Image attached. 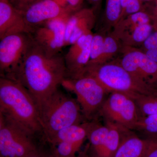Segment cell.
Masks as SVG:
<instances>
[{
	"instance_id": "cell-33",
	"label": "cell",
	"mask_w": 157,
	"mask_h": 157,
	"mask_svg": "<svg viewBox=\"0 0 157 157\" xmlns=\"http://www.w3.org/2000/svg\"><path fill=\"white\" fill-rule=\"evenodd\" d=\"M142 1H151V0H141Z\"/></svg>"
},
{
	"instance_id": "cell-20",
	"label": "cell",
	"mask_w": 157,
	"mask_h": 157,
	"mask_svg": "<svg viewBox=\"0 0 157 157\" xmlns=\"http://www.w3.org/2000/svg\"><path fill=\"white\" fill-rule=\"evenodd\" d=\"M133 132H138L144 139L157 140V114L141 118Z\"/></svg>"
},
{
	"instance_id": "cell-21",
	"label": "cell",
	"mask_w": 157,
	"mask_h": 157,
	"mask_svg": "<svg viewBox=\"0 0 157 157\" xmlns=\"http://www.w3.org/2000/svg\"><path fill=\"white\" fill-rule=\"evenodd\" d=\"M130 96L135 100L142 117L157 114V96L139 94Z\"/></svg>"
},
{
	"instance_id": "cell-5",
	"label": "cell",
	"mask_w": 157,
	"mask_h": 157,
	"mask_svg": "<svg viewBox=\"0 0 157 157\" xmlns=\"http://www.w3.org/2000/svg\"><path fill=\"white\" fill-rule=\"evenodd\" d=\"M61 85L74 93L86 121H90L99 114L109 94L94 78L88 75L76 78H65Z\"/></svg>"
},
{
	"instance_id": "cell-25",
	"label": "cell",
	"mask_w": 157,
	"mask_h": 157,
	"mask_svg": "<svg viewBox=\"0 0 157 157\" xmlns=\"http://www.w3.org/2000/svg\"><path fill=\"white\" fill-rule=\"evenodd\" d=\"M42 0H9L15 9L22 12L33 4Z\"/></svg>"
},
{
	"instance_id": "cell-2",
	"label": "cell",
	"mask_w": 157,
	"mask_h": 157,
	"mask_svg": "<svg viewBox=\"0 0 157 157\" xmlns=\"http://www.w3.org/2000/svg\"><path fill=\"white\" fill-rule=\"evenodd\" d=\"M0 114L32 135H42L38 106L26 88L12 78L1 76Z\"/></svg>"
},
{
	"instance_id": "cell-13",
	"label": "cell",
	"mask_w": 157,
	"mask_h": 157,
	"mask_svg": "<svg viewBox=\"0 0 157 157\" xmlns=\"http://www.w3.org/2000/svg\"><path fill=\"white\" fill-rule=\"evenodd\" d=\"M92 33L82 36L71 45L64 56L67 69L66 78H76L83 75L90 61Z\"/></svg>"
},
{
	"instance_id": "cell-7",
	"label": "cell",
	"mask_w": 157,
	"mask_h": 157,
	"mask_svg": "<svg viewBox=\"0 0 157 157\" xmlns=\"http://www.w3.org/2000/svg\"><path fill=\"white\" fill-rule=\"evenodd\" d=\"M35 136L0 114V157H28L38 147Z\"/></svg>"
},
{
	"instance_id": "cell-23",
	"label": "cell",
	"mask_w": 157,
	"mask_h": 157,
	"mask_svg": "<svg viewBox=\"0 0 157 157\" xmlns=\"http://www.w3.org/2000/svg\"><path fill=\"white\" fill-rule=\"evenodd\" d=\"M105 37L100 34L93 35L90 49V61L87 66L94 64L100 58L104 48Z\"/></svg>"
},
{
	"instance_id": "cell-28",
	"label": "cell",
	"mask_w": 157,
	"mask_h": 157,
	"mask_svg": "<svg viewBox=\"0 0 157 157\" xmlns=\"http://www.w3.org/2000/svg\"><path fill=\"white\" fill-rule=\"evenodd\" d=\"M144 157H157V140H150Z\"/></svg>"
},
{
	"instance_id": "cell-1",
	"label": "cell",
	"mask_w": 157,
	"mask_h": 157,
	"mask_svg": "<svg viewBox=\"0 0 157 157\" xmlns=\"http://www.w3.org/2000/svg\"><path fill=\"white\" fill-rule=\"evenodd\" d=\"M4 76L21 83L39 107L66 78L64 56L60 53L49 55L33 39L17 67L11 74Z\"/></svg>"
},
{
	"instance_id": "cell-14",
	"label": "cell",
	"mask_w": 157,
	"mask_h": 157,
	"mask_svg": "<svg viewBox=\"0 0 157 157\" xmlns=\"http://www.w3.org/2000/svg\"><path fill=\"white\" fill-rule=\"evenodd\" d=\"M95 19L93 9L82 8L70 14L66 24L65 46L72 45L82 36L92 33Z\"/></svg>"
},
{
	"instance_id": "cell-8",
	"label": "cell",
	"mask_w": 157,
	"mask_h": 157,
	"mask_svg": "<svg viewBox=\"0 0 157 157\" xmlns=\"http://www.w3.org/2000/svg\"><path fill=\"white\" fill-rule=\"evenodd\" d=\"M99 114L105 122L116 124L132 131L142 117L134 99L130 95L120 92L109 93Z\"/></svg>"
},
{
	"instance_id": "cell-32",
	"label": "cell",
	"mask_w": 157,
	"mask_h": 157,
	"mask_svg": "<svg viewBox=\"0 0 157 157\" xmlns=\"http://www.w3.org/2000/svg\"><path fill=\"white\" fill-rule=\"evenodd\" d=\"M155 7H157V0H155Z\"/></svg>"
},
{
	"instance_id": "cell-24",
	"label": "cell",
	"mask_w": 157,
	"mask_h": 157,
	"mask_svg": "<svg viewBox=\"0 0 157 157\" xmlns=\"http://www.w3.org/2000/svg\"><path fill=\"white\" fill-rule=\"evenodd\" d=\"M143 10L141 0H121V14L119 21L131 14Z\"/></svg>"
},
{
	"instance_id": "cell-16",
	"label": "cell",
	"mask_w": 157,
	"mask_h": 157,
	"mask_svg": "<svg viewBox=\"0 0 157 157\" xmlns=\"http://www.w3.org/2000/svg\"><path fill=\"white\" fill-rule=\"evenodd\" d=\"M150 140L129 131L124 137L114 157H144Z\"/></svg>"
},
{
	"instance_id": "cell-26",
	"label": "cell",
	"mask_w": 157,
	"mask_h": 157,
	"mask_svg": "<svg viewBox=\"0 0 157 157\" xmlns=\"http://www.w3.org/2000/svg\"><path fill=\"white\" fill-rule=\"evenodd\" d=\"M143 51L157 49V31H154L144 42L140 48Z\"/></svg>"
},
{
	"instance_id": "cell-30",
	"label": "cell",
	"mask_w": 157,
	"mask_h": 157,
	"mask_svg": "<svg viewBox=\"0 0 157 157\" xmlns=\"http://www.w3.org/2000/svg\"><path fill=\"white\" fill-rule=\"evenodd\" d=\"M151 17L155 31H157V7H155L154 9Z\"/></svg>"
},
{
	"instance_id": "cell-6",
	"label": "cell",
	"mask_w": 157,
	"mask_h": 157,
	"mask_svg": "<svg viewBox=\"0 0 157 157\" xmlns=\"http://www.w3.org/2000/svg\"><path fill=\"white\" fill-rule=\"evenodd\" d=\"M124 135L123 129L117 125L104 126L92 121L88 135V144L78 157H114Z\"/></svg>"
},
{
	"instance_id": "cell-10",
	"label": "cell",
	"mask_w": 157,
	"mask_h": 157,
	"mask_svg": "<svg viewBox=\"0 0 157 157\" xmlns=\"http://www.w3.org/2000/svg\"><path fill=\"white\" fill-rule=\"evenodd\" d=\"M33 41L30 34H12L0 39L1 76L11 74L21 61Z\"/></svg>"
},
{
	"instance_id": "cell-11",
	"label": "cell",
	"mask_w": 157,
	"mask_h": 157,
	"mask_svg": "<svg viewBox=\"0 0 157 157\" xmlns=\"http://www.w3.org/2000/svg\"><path fill=\"white\" fill-rule=\"evenodd\" d=\"M70 14L51 20L30 34L34 42L49 55L59 53L65 47L66 24Z\"/></svg>"
},
{
	"instance_id": "cell-9",
	"label": "cell",
	"mask_w": 157,
	"mask_h": 157,
	"mask_svg": "<svg viewBox=\"0 0 157 157\" xmlns=\"http://www.w3.org/2000/svg\"><path fill=\"white\" fill-rule=\"evenodd\" d=\"M122 57L116 61L141 81L157 88V63L140 48L122 46Z\"/></svg>"
},
{
	"instance_id": "cell-27",
	"label": "cell",
	"mask_w": 157,
	"mask_h": 157,
	"mask_svg": "<svg viewBox=\"0 0 157 157\" xmlns=\"http://www.w3.org/2000/svg\"><path fill=\"white\" fill-rule=\"evenodd\" d=\"M65 2V8L72 13L82 9L84 0H63Z\"/></svg>"
},
{
	"instance_id": "cell-22",
	"label": "cell",
	"mask_w": 157,
	"mask_h": 157,
	"mask_svg": "<svg viewBox=\"0 0 157 157\" xmlns=\"http://www.w3.org/2000/svg\"><path fill=\"white\" fill-rule=\"evenodd\" d=\"M121 14V0H106L105 18L107 29L114 27Z\"/></svg>"
},
{
	"instance_id": "cell-29",
	"label": "cell",
	"mask_w": 157,
	"mask_h": 157,
	"mask_svg": "<svg viewBox=\"0 0 157 157\" xmlns=\"http://www.w3.org/2000/svg\"><path fill=\"white\" fill-rule=\"evenodd\" d=\"M28 157H52L50 151L46 152L40 148H38Z\"/></svg>"
},
{
	"instance_id": "cell-12",
	"label": "cell",
	"mask_w": 157,
	"mask_h": 157,
	"mask_svg": "<svg viewBox=\"0 0 157 157\" xmlns=\"http://www.w3.org/2000/svg\"><path fill=\"white\" fill-rule=\"evenodd\" d=\"M30 34L51 20L72 14L57 0H42L21 12Z\"/></svg>"
},
{
	"instance_id": "cell-15",
	"label": "cell",
	"mask_w": 157,
	"mask_h": 157,
	"mask_svg": "<svg viewBox=\"0 0 157 157\" xmlns=\"http://www.w3.org/2000/svg\"><path fill=\"white\" fill-rule=\"evenodd\" d=\"M20 33L30 34L22 13L15 9L9 0H0V39Z\"/></svg>"
},
{
	"instance_id": "cell-31",
	"label": "cell",
	"mask_w": 157,
	"mask_h": 157,
	"mask_svg": "<svg viewBox=\"0 0 157 157\" xmlns=\"http://www.w3.org/2000/svg\"><path fill=\"white\" fill-rule=\"evenodd\" d=\"M91 2H92L93 3H96V4H97V3H98L100 2L101 1V0H90Z\"/></svg>"
},
{
	"instance_id": "cell-19",
	"label": "cell",
	"mask_w": 157,
	"mask_h": 157,
	"mask_svg": "<svg viewBox=\"0 0 157 157\" xmlns=\"http://www.w3.org/2000/svg\"><path fill=\"white\" fill-rule=\"evenodd\" d=\"M122 45L120 40L115 37L112 33L105 37L104 48L100 58L92 65H101L109 63L121 51Z\"/></svg>"
},
{
	"instance_id": "cell-3",
	"label": "cell",
	"mask_w": 157,
	"mask_h": 157,
	"mask_svg": "<svg viewBox=\"0 0 157 157\" xmlns=\"http://www.w3.org/2000/svg\"><path fill=\"white\" fill-rule=\"evenodd\" d=\"M39 120L45 142L62 129L85 122L76 99L58 89L38 107Z\"/></svg>"
},
{
	"instance_id": "cell-17",
	"label": "cell",
	"mask_w": 157,
	"mask_h": 157,
	"mask_svg": "<svg viewBox=\"0 0 157 157\" xmlns=\"http://www.w3.org/2000/svg\"><path fill=\"white\" fill-rule=\"evenodd\" d=\"M151 21V14L143 10L131 14L119 21L113 27L111 33L121 41L137 27L144 24L150 23Z\"/></svg>"
},
{
	"instance_id": "cell-18",
	"label": "cell",
	"mask_w": 157,
	"mask_h": 157,
	"mask_svg": "<svg viewBox=\"0 0 157 157\" xmlns=\"http://www.w3.org/2000/svg\"><path fill=\"white\" fill-rule=\"evenodd\" d=\"M154 31V26L151 23L141 25L121 40L122 45L133 48L140 47Z\"/></svg>"
},
{
	"instance_id": "cell-4",
	"label": "cell",
	"mask_w": 157,
	"mask_h": 157,
	"mask_svg": "<svg viewBox=\"0 0 157 157\" xmlns=\"http://www.w3.org/2000/svg\"><path fill=\"white\" fill-rule=\"evenodd\" d=\"M85 74L96 78L109 94L120 92L130 95L139 94L157 96V88L138 79L116 61L88 66L85 69Z\"/></svg>"
}]
</instances>
